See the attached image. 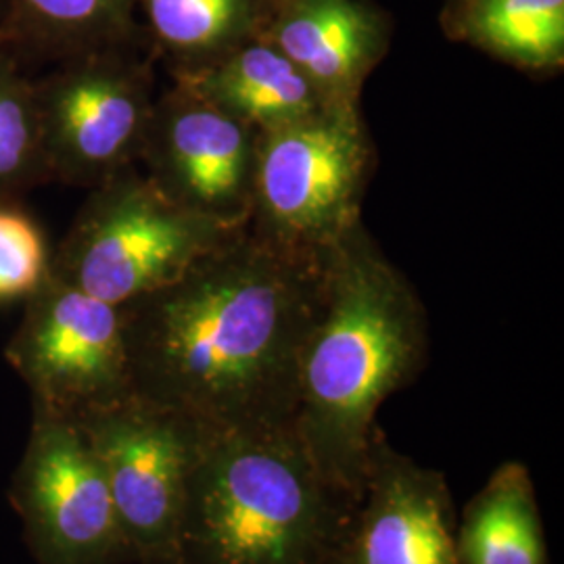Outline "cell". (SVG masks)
I'll use <instances>...</instances> for the list:
<instances>
[{
  "mask_svg": "<svg viewBox=\"0 0 564 564\" xmlns=\"http://www.w3.org/2000/svg\"><path fill=\"white\" fill-rule=\"evenodd\" d=\"M356 502L326 484L295 431H203L176 564H337Z\"/></svg>",
  "mask_w": 564,
  "mask_h": 564,
  "instance_id": "3",
  "label": "cell"
},
{
  "mask_svg": "<svg viewBox=\"0 0 564 564\" xmlns=\"http://www.w3.org/2000/svg\"><path fill=\"white\" fill-rule=\"evenodd\" d=\"M375 162L360 105H326L303 120L262 130L247 226L293 256L323 260L362 223Z\"/></svg>",
  "mask_w": 564,
  "mask_h": 564,
  "instance_id": "4",
  "label": "cell"
},
{
  "mask_svg": "<svg viewBox=\"0 0 564 564\" xmlns=\"http://www.w3.org/2000/svg\"><path fill=\"white\" fill-rule=\"evenodd\" d=\"M458 34L531 72L564 63V0H458Z\"/></svg>",
  "mask_w": 564,
  "mask_h": 564,
  "instance_id": "17",
  "label": "cell"
},
{
  "mask_svg": "<svg viewBox=\"0 0 564 564\" xmlns=\"http://www.w3.org/2000/svg\"><path fill=\"white\" fill-rule=\"evenodd\" d=\"M172 80L256 132L303 120L326 107L312 82L291 61L253 36L199 72Z\"/></svg>",
  "mask_w": 564,
  "mask_h": 564,
  "instance_id": "13",
  "label": "cell"
},
{
  "mask_svg": "<svg viewBox=\"0 0 564 564\" xmlns=\"http://www.w3.org/2000/svg\"><path fill=\"white\" fill-rule=\"evenodd\" d=\"M256 141L253 128L174 82L158 95L141 162L172 202L242 226L251 209Z\"/></svg>",
  "mask_w": 564,
  "mask_h": 564,
  "instance_id": "10",
  "label": "cell"
},
{
  "mask_svg": "<svg viewBox=\"0 0 564 564\" xmlns=\"http://www.w3.org/2000/svg\"><path fill=\"white\" fill-rule=\"evenodd\" d=\"M134 564H176L186 479L205 426L139 395L78 421Z\"/></svg>",
  "mask_w": 564,
  "mask_h": 564,
  "instance_id": "8",
  "label": "cell"
},
{
  "mask_svg": "<svg viewBox=\"0 0 564 564\" xmlns=\"http://www.w3.org/2000/svg\"><path fill=\"white\" fill-rule=\"evenodd\" d=\"M0 20H2V0H0Z\"/></svg>",
  "mask_w": 564,
  "mask_h": 564,
  "instance_id": "20",
  "label": "cell"
},
{
  "mask_svg": "<svg viewBox=\"0 0 564 564\" xmlns=\"http://www.w3.org/2000/svg\"><path fill=\"white\" fill-rule=\"evenodd\" d=\"M337 564H458L456 517L444 473L377 433Z\"/></svg>",
  "mask_w": 564,
  "mask_h": 564,
  "instance_id": "11",
  "label": "cell"
},
{
  "mask_svg": "<svg viewBox=\"0 0 564 564\" xmlns=\"http://www.w3.org/2000/svg\"><path fill=\"white\" fill-rule=\"evenodd\" d=\"M137 0H2L0 44L21 61H57L139 44Z\"/></svg>",
  "mask_w": 564,
  "mask_h": 564,
  "instance_id": "14",
  "label": "cell"
},
{
  "mask_svg": "<svg viewBox=\"0 0 564 564\" xmlns=\"http://www.w3.org/2000/svg\"><path fill=\"white\" fill-rule=\"evenodd\" d=\"M323 262L245 224L181 279L121 305L134 395L209 431H293Z\"/></svg>",
  "mask_w": 564,
  "mask_h": 564,
  "instance_id": "1",
  "label": "cell"
},
{
  "mask_svg": "<svg viewBox=\"0 0 564 564\" xmlns=\"http://www.w3.org/2000/svg\"><path fill=\"white\" fill-rule=\"evenodd\" d=\"M172 78L188 76L253 36L256 0H137Z\"/></svg>",
  "mask_w": 564,
  "mask_h": 564,
  "instance_id": "16",
  "label": "cell"
},
{
  "mask_svg": "<svg viewBox=\"0 0 564 564\" xmlns=\"http://www.w3.org/2000/svg\"><path fill=\"white\" fill-rule=\"evenodd\" d=\"M458 564H547L544 523L523 463H502L456 523Z\"/></svg>",
  "mask_w": 564,
  "mask_h": 564,
  "instance_id": "15",
  "label": "cell"
},
{
  "mask_svg": "<svg viewBox=\"0 0 564 564\" xmlns=\"http://www.w3.org/2000/svg\"><path fill=\"white\" fill-rule=\"evenodd\" d=\"M137 46L72 55L34 78L51 182L95 188L141 162L158 93Z\"/></svg>",
  "mask_w": 564,
  "mask_h": 564,
  "instance_id": "6",
  "label": "cell"
},
{
  "mask_svg": "<svg viewBox=\"0 0 564 564\" xmlns=\"http://www.w3.org/2000/svg\"><path fill=\"white\" fill-rule=\"evenodd\" d=\"M253 39L291 61L326 105H360L389 46V25L366 0H256Z\"/></svg>",
  "mask_w": 564,
  "mask_h": 564,
  "instance_id": "12",
  "label": "cell"
},
{
  "mask_svg": "<svg viewBox=\"0 0 564 564\" xmlns=\"http://www.w3.org/2000/svg\"><path fill=\"white\" fill-rule=\"evenodd\" d=\"M9 502L36 564H134L80 426L32 412Z\"/></svg>",
  "mask_w": 564,
  "mask_h": 564,
  "instance_id": "9",
  "label": "cell"
},
{
  "mask_svg": "<svg viewBox=\"0 0 564 564\" xmlns=\"http://www.w3.org/2000/svg\"><path fill=\"white\" fill-rule=\"evenodd\" d=\"M41 226L21 203H0V303L25 302L48 276Z\"/></svg>",
  "mask_w": 564,
  "mask_h": 564,
  "instance_id": "19",
  "label": "cell"
},
{
  "mask_svg": "<svg viewBox=\"0 0 564 564\" xmlns=\"http://www.w3.org/2000/svg\"><path fill=\"white\" fill-rule=\"evenodd\" d=\"M48 272L84 293L126 305L181 279L242 226L191 212L134 167L88 188Z\"/></svg>",
  "mask_w": 564,
  "mask_h": 564,
  "instance_id": "5",
  "label": "cell"
},
{
  "mask_svg": "<svg viewBox=\"0 0 564 564\" xmlns=\"http://www.w3.org/2000/svg\"><path fill=\"white\" fill-rule=\"evenodd\" d=\"M429 356L423 300L362 223L324 256L297 368L293 431L324 481L358 505L377 414Z\"/></svg>",
  "mask_w": 564,
  "mask_h": 564,
  "instance_id": "2",
  "label": "cell"
},
{
  "mask_svg": "<svg viewBox=\"0 0 564 564\" xmlns=\"http://www.w3.org/2000/svg\"><path fill=\"white\" fill-rule=\"evenodd\" d=\"M48 182L34 78L23 72L20 55L0 44V203H21Z\"/></svg>",
  "mask_w": 564,
  "mask_h": 564,
  "instance_id": "18",
  "label": "cell"
},
{
  "mask_svg": "<svg viewBox=\"0 0 564 564\" xmlns=\"http://www.w3.org/2000/svg\"><path fill=\"white\" fill-rule=\"evenodd\" d=\"M4 358L28 387L34 414L78 423L134 393L121 305L51 272L23 302Z\"/></svg>",
  "mask_w": 564,
  "mask_h": 564,
  "instance_id": "7",
  "label": "cell"
}]
</instances>
